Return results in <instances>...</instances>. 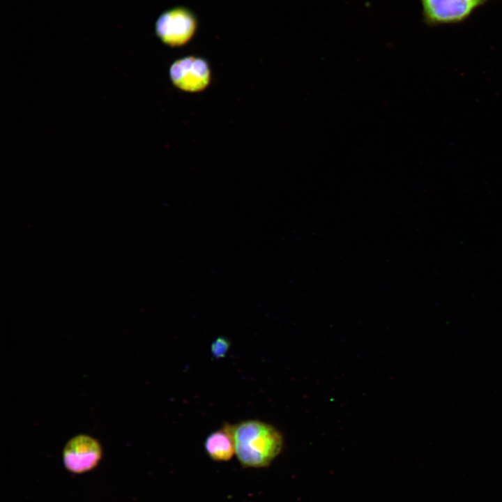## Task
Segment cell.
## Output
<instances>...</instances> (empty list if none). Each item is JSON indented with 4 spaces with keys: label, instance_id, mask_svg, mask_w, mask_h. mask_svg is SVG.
Masks as SVG:
<instances>
[{
    "label": "cell",
    "instance_id": "2",
    "mask_svg": "<svg viewBox=\"0 0 502 502\" xmlns=\"http://www.w3.org/2000/svg\"><path fill=\"white\" fill-rule=\"evenodd\" d=\"M197 25V19L192 10L184 6H176L160 15L155 24V32L162 43L178 47L191 40Z\"/></svg>",
    "mask_w": 502,
    "mask_h": 502
},
{
    "label": "cell",
    "instance_id": "7",
    "mask_svg": "<svg viewBox=\"0 0 502 502\" xmlns=\"http://www.w3.org/2000/svg\"><path fill=\"white\" fill-rule=\"evenodd\" d=\"M230 347V341L225 337H217L211 344V351L213 357L215 358H224Z\"/></svg>",
    "mask_w": 502,
    "mask_h": 502
},
{
    "label": "cell",
    "instance_id": "4",
    "mask_svg": "<svg viewBox=\"0 0 502 502\" xmlns=\"http://www.w3.org/2000/svg\"><path fill=\"white\" fill-rule=\"evenodd\" d=\"M489 0H420L425 22L431 26L455 24L467 19Z\"/></svg>",
    "mask_w": 502,
    "mask_h": 502
},
{
    "label": "cell",
    "instance_id": "3",
    "mask_svg": "<svg viewBox=\"0 0 502 502\" xmlns=\"http://www.w3.org/2000/svg\"><path fill=\"white\" fill-rule=\"evenodd\" d=\"M169 77L178 89L190 93L206 89L211 79L208 62L203 58L187 56L175 61L169 68Z\"/></svg>",
    "mask_w": 502,
    "mask_h": 502
},
{
    "label": "cell",
    "instance_id": "1",
    "mask_svg": "<svg viewBox=\"0 0 502 502\" xmlns=\"http://www.w3.org/2000/svg\"><path fill=\"white\" fill-rule=\"evenodd\" d=\"M235 455L245 468L269 466L280 453L284 439L273 425L258 420H246L233 425Z\"/></svg>",
    "mask_w": 502,
    "mask_h": 502
},
{
    "label": "cell",
    "instance_id": "5",
    "mask_svg": "<svg viewBox=\"0 0 502 502\" xmlns=\"http://www.w3.org/2000/svg\"><path fill=\"white\" fill-rule=\"evenodd\" d=\"M102 456L100 443L89 435L79 434L70 439L63 450V459L66 469L75 473L93 469Z\"/></svg>",
    "mask_w": 502,
    "mask_h": 502
},
{
    "label": "cell",
    "instance_id": "6",
    "mask_svg": "<svg viewBox=\"0 0 502 502\" xmlns=\"http://www.w3.org/2000/svg\"><path fill=\"white\" fill-rule=\"evenodd\" d=\"M204 448L207 455L216 462L230 460L235 455L233 425L225 423L206 439Z\"/></svg>",
    "mask_w": 502,
    "mask_h": 502
}]
</instances>
